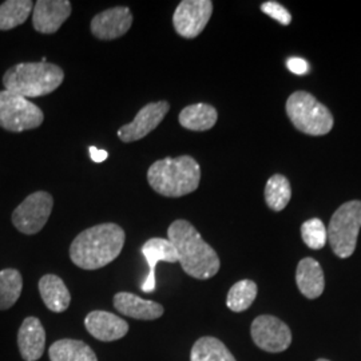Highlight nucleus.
I'll use <instances>...</instances> for the list:
<instances>
[{
  "label": "nucleus",
  "mask_w": 361,
  "mask_h": 361,
  "mask_svg": "<svg viewBox=\"0 0 361 361\" xmlns=\"http://www.w3.org/2000/svg\"><path fill=\"white\" fill-rule=\"evenodd\" d=\"M125 231L114 222L99 224L79 233L70 245V258L78 268L97 271L111 264L125 245Z\"/></svg>",
  "instance_id": "1"
},
{
  "label": "nucleus",
  "mask_w": 361,
  "mask_h": 361,
  "mask_svg": "<svg viewBox=\"0 0 361 361\" xmlns=\"http://www.w3.org/2000/svg\"><path fill=\"white\" fill-rule=\"evenodd\" d=\"M168 240L174 246L178 262L188 276L197 280H209L219 273V255L189 221H174L169 226Z\"/></svg>",
  "instance_id": "2"
},
{
  "label": "nucleus",
  "mask_w": 361,
  "mask_h": 361,
  "mask_svg": "<svg viewBox=\"0 0 361 361\" xmlns=\"http://www.w3.org/2000/svg\"><path fill=\"white\" fill-rule=\"evenodd\" d=\"M201 180V166L190 155L166 157L155 161L147 170V182L155 193L180 198L193 193Z\"/></svg>",
  "instance_id": "3"
},
{
  "label": "nucleus",
  "mask_w": 361,
  "mask_h": 361,
  "mask_svg": "<svg viewBox=\"0 0 361 361\" xmlns=\"http://www.w3.org/2000/svg\"><path fill=\"white\" fill-rule=\"evenodd\" d=\"M65 80L59 66L49 62H25L8 68L3 75L4 90L23 98H39L56 90Z\"/></svg>",
  "instance_id": "4"
},
{
  "label": "nucleus",
  "mask_w": 361,
  "mask_h": 361,
  "mask_svg": "<svg viewBox=\"0 0 361 361\" xmlns=\"http://www.w3.org/2000/svg\"><path fill=\"white\" fill-rule=\"evenodd\" d=\"M286 114L298 131L308 135H325L334 128V116L307 91L293 92L285 106Z\"/></svg>",
  "instance_id": "5"
},
{
  "label": "nucleus",
  "mask_w": 361,
  "mask_h": 361,
  "mask_svg": "<svg viewBox=\"0 0 361 361\" xmlns=\"http://www.w3.org/2000/svg\"><path fill=\"white\" fill-rule=\"evenodd\" d=\"M360 228L361 201H349L336 210L326 232L337 257L348 258L353 255Z\"/></svg>",
  "instance_id": "6"
},
{
  "label": "nucleus",
  "mask_w": 361,
  "mask_h": 361,
  "mask_svg": "<svg viewBox=\"0 0 361 361\" xmlns=\"http://www.w3.org/2000/svg\"><path fill=\"white\" fill-rule=\"evenodd\" d=\"M44 121V114L37 104L30 102L11 91H0V128L22 133L38 129Z\"/></svg>",
  "instance_id": "7"
},
{
  "label": "nucleus",
  "mask_w": 361,
  "mask_h": 361,
  "mask_svg": "<svg viewBox=\"0 0 361 361\" xmlns=\"http://www.w3.org/2000/svg\"><path fill=\"white\" fill-rule=\"evenodd\" d=\"M54 198L50 193L39 190L30 194L25 201L13 210V225L27 235L40 232L51 216Z\"/></svg>",
  "instance_id": "8"
},
{
  "label": "nucleus",
  "mask_w": 361,
  "mask_h": 361,
  "mask_svg": "<svg viewBox=\"0 0 361 361\" xmlns=\"http://www.w3.org/2000/svg\"><path fill=\"white\" fill-rule=\"evenodd\" d=\"M213 13L210 0H183L173 15L176 32L185 39L197 38L207 27Z\"/></svg>",
  "instance_id": "9"
},
{
  "label": "nucleus",
  "mask_w": 361,
  "mask_h": 361,
  "mask_svg": "<svg viewBox=\"0 0 361 361\" xmlns=\"http://www.w3.org/2000/svg\"><path fill=\"white\" fill-rule=\"evenodd\" d=\"M250 335L258 348L269 353L284 352L292 343L289 326L271 314L258 316L252 323Z\"/></svg>",
  "instance_id": "10"
},
{
  "label": "nucleus",
  "mask_w": 361,
  "mask_h": 361,
  "mask_svg": "<svg viewBox=\"0 0 361 361\" xmlns=\"http://www.w3.org/2000/svg\"><path fill=\"white\" fill-rule=\"evenodd\" d=\"M170 104L166 101L145 104L134 121L118 130V138L123 143L135 142L154 131L168 116Z\"/></svg>",
  "instance_id": "11"
},
{
  "label": "nucleus",
  "mask_w": 361,
  "mask_h": 361,
  "mask_svg": "<svg viewBox=\"0 0 361 361\" xmlns=\"http://www.w3.org/2000/svg\"><path fill=\"white\" fill-rule=\"evenodd\" d=\"M133 25L129 7L118 6L97 13L90 23L91 34L99 40H116L123 37Z\"/></svg>",
  "instance_id": "12"
},
{
  "label": "nucleus",
  "mask_w": 361,
  "mask_h": 361,
  "mask_svg": "<svg viewBox=\"0 0 361 361\" xmlns=\"http://www.w3.org/2000/svg\"><path fill=\"white\" fill-rule=\"evenodd\" d=\"M73 11L67 0H38L34 3L32 26L40 34L56 32Z\"/></svg>",
  "instance_id": "13"
},
{
  "label": "nucleus",
  "mask_w": 361,
  "mask_h": 361,
  "mask_svg": "<svg viewBox=\"0 0 361 361\" xmlns=\"http://www.w3.org/2000/svg\"><path fill=\"white\" fill-rule=\"evenodd\" d=\"M85 326L94 338L110 343L123 338L129 332V324L122 317L106 310H92L86 319Z\"/></svg>",
  "instance_id": "14"
},
{
  "label": "nucleus",
  "mask_w": 361,
  "mask_h": 361,
  "mask_svg": "<svg viewBox=\"0 0 361 361\" xmlns=\"http://www.w3.org/2000/svg\"><path fill=\"white\" fill-rule=\"evenodd\" d=\"M141 252L149 265V274L141 285V290L145 293H153L157 289V279H155L157 264L161 261L176 264L178 262V256L173 244L166 238H159V237L147 240L143 244Z\"/></svg>",
  "instance_id": "15"
},
{
  "label": "nucleus",
  "mask_w": 361,
  "mask_h": 361,
  "mask_svg": "<svg viewBox=\"0 0 361 361\" xmlns=\"http://www.w3.org/2000/svg\"><path fill=\"white\" fill-rule=\"evenodd\" d=\"M18 347L25 361H38L46 349V331L38 317L23 320L18 332Z\"/></svg>",
  "instance_id": "16"
},
{
  "label": "nucleus",
  "mask_w": 361,
  "mask_h": 361,
  "mask_svg": "<svg viewBox=\"0 0 361 361\" xmlns=\"http://www.w3.org/2000/svg\"><path fill=\"white\" fill-rule=\"evenodd\" d=\"M114 308L121 314L135 320L153 322L164 314V307L159 302L145 300L129 292H118L114 296Z\"/></svg>",
  "instance_id": "17"
},
{
  "label": "nucleus",
  "mask_w": 361,
  "mask_h": 361,
  "mask_svg": "<svg viewBox=\"0 0 361 361\" xmlns=\"http://www.w3.org/2000/svg\"><path fill=\"white\" fill-rule=\"evenodd\" d=\"M296 283L300 292L307 298L313 300L322 296L325 288L322 265L314 258H302L297 265Z\"/></svg>",
  "instance_id": "18"
},
{
  "label": "nucleus",
  "mask_w": 361,
  "mask_h": 361,
  "mask_svg": "<svg viewBox=\"0 0 361 361\" xmlns=\"http://www.w3.org/2000/svg\"><path fill=\"white\" fill-rule=\"evenodd\" d=\"M40 297L47 310L62 313L68 310L71 302V295L67 289L65 281L56 274H44L39 280Z\"/></svg>",
  "instance_id": "19"
},
{
  "label": "nucleus",
  "mask_w": 361,
  "mask_h": 361,
  "mask_svg": "<svg viewBox=\"0 0 361 361\" xmlns=\"http://www.w3.org/2000/svg\"><path fill=\"white\" fill-rule=\"evenodd\" d=\"M219 113L212 104H195L182 109L178 116L180 125L183 129L192 131H207L217 123Z\"/></svg>",
  "instance_id": "20"
},
{
  "label": "nucleus",
  "mask_w": 361,
  "mask_h": 361,
  "mask_svg": "<svg viewBox=\"0 0 361 361\" xmlns=\"http://www.w3.org/2000/svg\"><path fill=\"white\" fill-rule=\"evenodd\" d=\"M49 356L51 361H98L90 345L74 338L55 341L49 348Z\"/></svg>",
  "instance_id": "21"
},
{
  "label": "nucleus",
  "mask_w": 361,
  "mask_h": 361,
  "mask_svg": "<svg viewBox=\"0 0 361 361\" xmlns=\"http://www.w3.org/2000/svg\"><path fill=\"white\" fill-rule=\"evenodd\" d=\"M190 361H237L232 352L216 337L205 336L194 343Z\"/></svg>",
  "instance_id": "22"
},
{
  "label": "nucleus",
  "mask_w": 361,
  "mask_h": 361,
  "mask_svg": "<svg viewBox=\"0 0 361 361\" xmlns=\"http://www.w3.org/2000/svg\"><path fill=\"white\" fill-rule=\"evenodd\" d=\"M31 0H7L0 4V31H8L26 23L32 13Z\"/></svg>",
  "instance_id": "23"
},
{
  "label": "nucleus",
  "mask_w": 361,
  "mask_h": 361,
  "mask_svg": "<svg viewBox=\"0 0 361 361\" xmlns=\"http://www.w3.org/2000/svg\"><path fill=\"white\" fill-rule=\"evenodd\" d=\"M23 290V277L16 269L0 271V310L13 308Z\"/></svg>",
  "instance_id": "24"
},
{
  "label": "nucleus",
  "mask_w": 361,
  "mask_h": 361,
  "mask_svg": "<svg viewBox=\"0 0 361 361\" xmlns=\"http://www.w3.org/2000/svg\"><path fill=\"white\" fill-rule=\"evenodd\" d=\"M292 197L290 183L284 176L274 174L265 185L267 205L274 212H281L289 204Z\"/></svg>",
  "instance_id": "25"
},
{
  "label": "nucleus",
  "mask_w": 361,
  "mask_h": 361,
  "mask_svg": "<svg viewBox=\"0 0 361 361\" xmlns=\"http://www.w3.org/2000/svg\"><path fill=\"white\" fill-rule=\"evenodd\" d=\"M257 297V284L252 280H241L233 285L226 297L229 310L240 313L249 310Z\"/></svg>",
  "instance_id": "26"
},
{
  "label": "nucleus",
  "mask_w": 361,
  "mask_h": 361,
  "mask_svg": "<svg viewBox=\"0 0 361 361\" xmlns=\"http://www.w3.org/2000/svg\"><path fill=\"white\" fill-rule=\"evenodd\" d=\"M301 237L305 245L313 250H319L326 244L328 232L322 219H312L301 225Z\"/></svg>",
  "instance_id": "27"
},
{
  "label": "nucleus",
  "mask_w": 361,
  "mask_h": 361,
  "mask_svg": "<svg viewBox=\"0 0 361 361\" xmlns=\"http://www.w3.org/2000/svg\"><path fill=\"white\" fill-rule=\"evenodd\" d=\"M261 11L267 13L268 16H271V19L277 20L279 23H281L283 26H288L292 22V15L285 8L283 4L277 3V1H265L261 4Z\"/></svg>",
  "instance_id": "28"
},
{
  "label": "nucleus",
  "mask_w": 361,
  "mask_h": 361,
  "mask_svg": "<svg viewBox=\"0 0 361 361\" xmlns=\"http://www.w3.org/2000/svg\"><path fill=\"white\" fill-rule=\"evenodd\" d=\"M286 67L289 68L290 73L296 74V75H305L310 71V63L298 56H292L286 61Z\"/></svg>",
  "instance_id": "29"
},
{
  "label": "nucleus",
  "mask_w": 361,
  "mask_h": 361,
  "mask_svg": "<svg viewBox=\"0 0 361 361\" xmlns=\"http://www.w3.org/2000/svg\"><path fill=\"white\" fill-rule=\"evenodd\" d=\"M89 152H90L91 159H92L94 162H97V164L104 162V161L107 159V157H109V153H107L106 150L97 149V147H94V146H91L90 149H89Z\"/></svg>",
  "instance_id": "30"
},
{
  "label": "nucleus",
  "mask_w": 361,
  "mask_h": 361,
  "mask_svg": "<svg viewBox=\"0 0 361 361\" xmlns=\"http://www.w3.org/2000/svg\"><path fill=\"white\" fill-rule=\"evenodd\" d=\"M316 361H329V360H326V359H319V360H316Z\"/></svg>",
  "instance_id": "31"
}]
</instances>
